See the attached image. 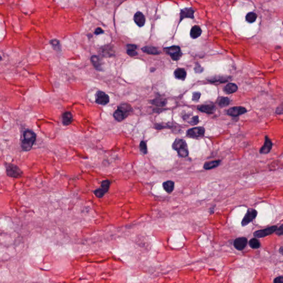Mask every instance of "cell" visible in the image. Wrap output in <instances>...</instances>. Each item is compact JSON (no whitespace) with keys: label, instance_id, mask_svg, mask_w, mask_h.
I'll list each match as a JSON object with an SVG mask.
<instances>
[{"label":"cell","instance_id":"cell-1","mask_svg":"<svg viewBox=\"0 0 283 283\" xmlns=\"http://www.w3.org/2000/svg\"><path fill=\"white\" fill-rule=\"evenodd\" d=\"M23 137L20 144L21 148L24 152H28L32 148L36 141L37 135L33 131L27 129L24 131Z\"/></svg>","mask_w":283,"mask_h":283},{"label":"cell","instance_id":"cell-2","mask_svg":"<svg viewBox=\"0 0 283 283\" xmlns=\"http://www.w3.org/2000/svg\"><path fill=\"white\" fill-rule=\"evenodd\" d=\"M132 111L131 106L128 104H122L118 107L114 114L115 120L118 122H121L125 120L131 112Z\"/></svg>","mask_w":283,"mask_h":283},{"label":"cell","instance_id":"cell-3","mask_svg":"<svg viewBox=\"0 0 283 283\" xmlns=\"http://www.w3.org/2000/svg\"><path fill=\"white\" fill-rule=\"evenodd\" d=\"M172 148L178 152V154L182 157H186L189 155V149L185 140L177 138L174 142Z\"/></svg>","mask_w":283,"mask_h":283},{"label":"cell","instance_id":"cell-4","mask_svg":"<svg viewBox=\"0 0 283 283\" xmlns=\"http://www.w3.org/2000/svg\"><path fill=\"white\" fill-rule=\"evenodd\" d=\"M5 166L8 176L14 179L20 178L22 176L23 173L18 166L10 163H5Z\"/></svg>","mask_w":283,"mask_h":283},{"label":"cell","instance_id":"cell-5","mask_svg":"<svg viewBox=\"0 0 283 283\" xmlns=\"http://www.w3.org/2000/svg\"><path fill=\"white\" fill-rule=\"evenodd\" d=\"M111 185V182L109 180H104L101 182V186L100 188L95 190L94 191L95 195L96 197L101 199L104 196V195L108 192L110 186Z\"/></svg>","mask_w":283,"mask_h":283},{"label":"cell","instance_id":"cell-6","mask_svg":"<svg viewBox=\"0 0 283 283\" xmlns=\"http://www.w3.org/2000/svg\"><path fill=\"white\" fill-rule=\"evenodd\" d=\"M164 51L167 54L170 55L172 59L174 61H178L182 55L180 48L178 46H172L170 47L165 48Z\"/></svg>","mask_w":283,"mask_h":283},{"label":"cell","instance_id":"cell-7","mask_svg":"<svg viewBox=\"0 0 283 283\" xmlns=\"http://www.w3.org/2000/svg\"><path fill=\"white\" fill-rule=\"evenodd\" d=\"M205 132V128L202 127H197L188 129L186 132V135L191 138H200L204 135Z\"/></svg>","mask_w":283,"mask_h":283},{"label":"cell","instance_id":"cell-8","mask_svg":"<svg viewBox=\"0 0 283 283\" xmlns=\"http://www.w3.org/2000/svg\"><path fill=\"white\" fill-rule=\"evenodd\" d=\"M277 227L275 226H271L266 229L259 230L254 233V236L256 238H263L264 237L272 235L273 233L276 232Z\"/></svg>","mask_w":283,"mask_h":283},{"label":"cell","instance_id":"cell-9","mask_svg":"<svg viewBox=\"0 0 283 283\" xmlns=\"http://www.w3.org/2000/svg\"><path fill=\"white\" fill-rule=\"evenodd\" d=\"M257 215V211L254 209H249L243 217L242 221V226H246L251 222Z\"/></svg>","mask_w":283,"mask_h":283},{"label":"cell","instance_id":"cell-10","mask_svg":"<svg viewBox=\"0 0 283 283\" xmlns=\"http://www.w3.org/2000/svg\"><path fill=\"white\" fill-rule=\"evenodd\" d=\"M95 98L96 102L98 104L101 105H106L110 101V98L108 95L104 92L101 91H98L96 92L95 95Z\"/></svg>","mask_w":283,"mask_h":283},{"label":"cell","instance_id":"cell-11","mask_svg":"<svg viewBox=\"0 0 283 283\" xmlns=\"http://www.w3.org/2000/svg\"><path fill=\"white\" fill-rule=\"evenodd\" d=\"M247 110L244 107H234L229 108L227 111V114L232 116V117H237L239 115H243L247 112Z\"/></svg>","mask_w":283,"mask_h":283},{"label":"cell","instance_id":"cell-12","mask_svg":"<svg viewBox=\"0 0 283 283\" xmlns=\"http://www.w3.org/2000/svg\"><path fill=\"white\" fill-rule=\"evenodd\" d=\"M273 144L271 140L268 136L265 137V141L263 147L260 149V153L262 154H268L269 153L270 151L272 148Z\"/></svg>","mask_w":283,"mask_h":283},{"label":"cell","instance_id":"cell-13","mask_svg":"<svg viewBox=\"0 0 283 283\" xmlns=\"http://www.w3.org/2000/svg\"><path fill=\"white\" fill-rule=\"evenodd\" d=\"M247 244V239L245 237H240L235 240L234 246L236 249L239 250H243Z\"/></svg>","mask_w":283,"mask_h":283},{"label":"cell","instance_id":"cell-14","mask_svg":"<svg viewBox=\"0 0 283 283\" xmlns=\"http://www.w3.org/2000/svg\"><path fill=\"white\" fill-rule=\"evenodd\" d=\"M194 10L192 8H185L182 9L180 12V21L185 18H194Z\"/></svg>","mask_w":283,"mask_h":283},{"label":"cell","instance_id":"cell-15","mask_svg":"<svg viewBox=\"0 0 283 283\" xmlns=\"http://www.w3.org/2000/svg\"><path fill=\"white\" fill-rule=\"evenodd\" d=\"M134 20L135 23L139 27H143L145 24V18L142 12H138L135 14Z\"/></svg>","mask_w":283,"mask_h":283},{"label":"cell","instance_id":"cell-16","mask_svg":"<svg viewBox=\"0 0 283 283\" xmlns=\"http://www.w3.org/2000/svg\"><path fill=\"white\" fill-rule=\"evenodd\" d=\"M73 121V116L70 112H65L62 115L63 125L67 126L70 125Z\"/></svg>","mask_w":283,"mask_h":283},{"label":"cell","instance_id":"cell-17","mask_svg":"<svg viewBox=\"0 0 283 283\" xmlns=\"http://www.w3.org/2000/svg\"><path fill=\"white\" fill-rule=\"evenodd\" d=\"M198 110L200 111L211 114L215 111V107L213 104H203L199 106Z\"/></svg>","mask_w":283,"mask_h":283},{"label":"cell","instance_id":"cell-18","mask_svg":"<svg viewBox=\"0 0 283 283\" xmlns=\"http://www.w3.org/2000/svg\"><path fill=\"white\" fill-rule=\"evenodd\" d=\"M175 78L179 80H184L186 77V72L182 68H178L174 71Z\"/></svg>","mask_w":283,"mask_h":283},{"label":"cell","instance_id":"cell-19","mask_svg":"<svg viewBox=\"0 0 283 283\" xmlns=\"http://www.w3.org/2000/svg\"><path fill=\"white\" fill-rule=\"evenodd\" d=\"M202 33V30L200 27L198 26H194L192 27L190 31V36L191 37L195 39L199 37Z\"/></svg>","mask_w":283,"mask_h":283},{"label":"cell","instance_id":"cell-20","mask_svg":"<svg viewBox=\"0 0 283 283\" xmlns=\"http://www.w3.org/2000/svg\"><path fill=\"white\" fill-rule=\"evenodd\" d=\"M174 182L170 180L166 181L163 184V188L165 190V191L169 194H170L173 191L174 189Z\"/></svg>","mask_w":283,"mask_h":283},{"label":"cell","instance_id":"cell-21","mask_svg":"<svg viewBox=\"0 0 283 283\" xmlns=\"http://www.w3.org/2000/svg\"><path fill=\"white\" fill-rule=\"evenodd\" d=\"M220 163H221V160H219L206 162L205 164L204 165V168L205 169V170H210V169L215 168L217 167L219 165Z\"/></svg>","mask_w":283,"mask_h":283},{"label":"cell","instance_id":"cell-22","mask_svg":"<svg viewBox=\"0 0 283 283\" xmlns=\"http://www.w3.org/2000/svg\"><path fill=\"white\" fill-rule=\"evenodd\" d=\"M238 90V87L235 84L233 83H229L226 85V86L224 88V91L226 94H233L235 92Z\"/></svg>","mask_w":283,"mask_h":283},{"label":"cell","instance_id":"cell-23","mask_svg":"<svg viewBox=\"0 0 283 283\" xmlns=\"http://www.w3.org/2000/svg\"><path fill=\"white\" fill-rule=\"evenodd\" d=\"M229 76H216L212 78H209L207 80L212 82H225L226 81L229 80Z\"/></svg>","mask_w":283,"mask_h":283},{"label":"cell","instance_id":"cell-24","mask_svg":"<svg viewBox=\"0 0 283 283\" xmlns=\"http://www.w3.org/2000/svg\"><path fill=\"white\" fill-rule=\"evenodd\" d=\"M142 50L143 52L146 53L147 54H154V55L160 54V51L158 50V49L157 48L153 47H145L142 48Z\"/></svg>","mask_w":283,"mask_h":283},{"label":"cell","instance_id":"cell-25","mask_svg":"<svg viewBox=\"0 0 283 283\" xmlns=\"http://www.w3.org/2000/svg\"><path fill=\"white\" fill-rule=\"evenodd\" d=\"M91 62L92 64L94 65L95 67H96L97 69H98V67H100L101 65V61L100 59L96 55H93L91 57Z\"/></svg>","mask_w":283,"mask_h":283},{"label":"cell","instance_id":"cell-26","mask_svg":"<svg viewBox=\"0 0 283 283\" xmlns=\"http://www.w3.org/2000/svg\"><path fill=\"white\" fill-rule=\"evenodd\" d=\"M152 104L157 106H164L166 104V100L163 98H156L154 100L152 101Z\"/></svg>","mask_w":283,"mask_h":283},{"label":"cell","instance_id":"cell-27","mask_svg":"<svg viewBox=\"0 0 283 283\" xmlns=\"http://www.w3.org/2000/svg\"><path fill=\"white\" fill-rule=\"evenodd\" d=\"M257 15L254 12H250L246 15V20L248 23H253L257 20Z\"/></svg>","mask_w":283,"mask_h":283},{"label":"cell","instance_id":"cell-28","mask_svg":"<svg viewBox=\"0 0 283 283\" xmlns=\"http://www.w3.org/2000/svg\"><path fill=\"white\" fill-rule=\"evenodd\" d=\"M249 244H250V247L253 249L259 248L260 246L259 241L256 238H252L250 239L249 242Z\"/></svg>","mask_w":283,"mask_h":283},{"label":"cell","instance_id":"cell-29","mask_svg":"<svg viewBox=\"0 0 283 283\" xmlns=\"http://www.w3.org/2000/svg\"><path fill=\"white\" fill-rule=\"evenodd\" d=\"M230 104V100L228 98H222L219 100V104L221 107H225Z\"/></svg>","mask_w":283,"mask_h":283},{"label":"cell","instance_id":"cell-30","mask_svg":"<svg viewBox=\"0 0 283 283\" xmlns=\"http://www.w3.org/2000/svg\"><path fill=\"white\" fill-rule=\"evenodd\" d=\"M139 149H140V151H141L142 153H143L145 154H146L147 153V152H148L147 146L145 142H141V143L139 144Z\"/></svg>","mask_w":283,"mask_h":283},{"label":"cell","instance_id":"cell-31","mask_svg":"<svg viewBox=\"0 0 283 283\" xmlns=\"http://www.w3.org/2000/svg\"><path fill=\"white\" fill-rule=\"evenodd\" d=\"M199 122V117L197 116H196L193 117L190 121H189V123L191 125H197Z\"/></svg>","mask_w":283,"mask_h":283},{"label":"cell","instance_id":"cell-32","mask_svg":"<svg viewBox=\"0 0 283 283\" xmlns=\"http://www.w3.org/2000/svg\"><path fill=\"white\" fill-rule=\"evenodd\" d=\"M201 96V94L199 92H195L192 94V100L197 101L199 100Z\"/></svg>","mask_w":283,"mask_h":283},{"label":"cell","instance_id":"cell-33","mask_svg":"<svg viewBox=\"0 0 283 283\" xmlns=\"http://www.w3.org/2000/svg\"><path fill=\"white\" fill-rule=\"evenodd\" d=\"M276 114L278 115L283 114V102L276 108Z\"/></svg>","mask_w":283,"mask_h":283},{"label":"cell","instance_id":"cell-34","mask_svg":"<svg viewBox=\"0 0 283 283\" xmlns=\"http://www.w3.org/2000/svg\"><path fill=\"white\" fill-rule=\"evenodd\" d=\"M275 233L277 235H279V236L283 235V225L280 226L278 229H277Z\"/></svg>","mask_w":283,"mask_h":283},{"label":"cell","instance_id":"cell-35","mask_svg":"<svg viewBox=\"0 0 283 283\" xmlns=\"http://www.w3.org/2000/svg\"><path fill=\"white\" fill-rule=\"evenodd\" d=\"M127 53L130 57H135L138 54L135 51H131V50H127Z\"/></svg>","mask_w":283,"mask_h":283},{"label":"cell","instance_id":"cell-36","mask_svg":"<svg viewBox=\"0 0 283 283\" xmlns=\"http://www.w3.org/2000/svg\"><path fill=\"white\" fill-rule=\"evenodd\" d=\"M274 283H283V276H278L274 280Z\"/></svg>","mask_w":283,"mask_h":283},{"label":"cell","instance_id":"cell-37","mask_svg":"<svg viewBox=\"0 0 283 283\" xmlns=\"http://www.w3.org/2000/svg\"><path fill=\"white\" fill-rule=\"evenodd\" d=\"M127 50H131V51H135L137 49V46L134 44H128L127 46Z\"/></svg>","mask_w":283,"mask_h":283},{"label":"cell","instance_id":"cell-38","mask_svg":"<svg viewBox=\"0 0 283 283\" xmlns=\"http://www.w3.org/2000/svg\"><path fill=\"white\" fill-rule=\"evenodd\" d=\"M197 67L196 66L195 68V70L196 73H200L202 72V70H203V68L201 67H200L199 65V64H197Z\"/></svg>","mask_w":283,"mask_h":283},{"label":"cell","instance_id":"cell-39","mask_svg":"<svg viewBox=\"0 0 283 283\" xmlns=\"http://www.w3.org/2000/svg\"><path fill=\"white\" fill-rule=\"evenodd\" d=\"M102 33H104V31L101 29V28H98L95 30V33L96 35H98V34Z\"/></svg>","mask_w":283,"mask_h":283},{"label":"cell","instance_id":"cell-40","mask_svg":"<svg viewBox=\"0 0 283 283\" xmlns=\"http://www.w3.org/2000/svg\"><path fill=\"white\" fill-rule=\"evenodd\" d=\"M280 252L281 253V254H282L283 255V247H281V248L280 249Z\"/></svg>","mask_w":283,"mask_h":283}]
</instances>
